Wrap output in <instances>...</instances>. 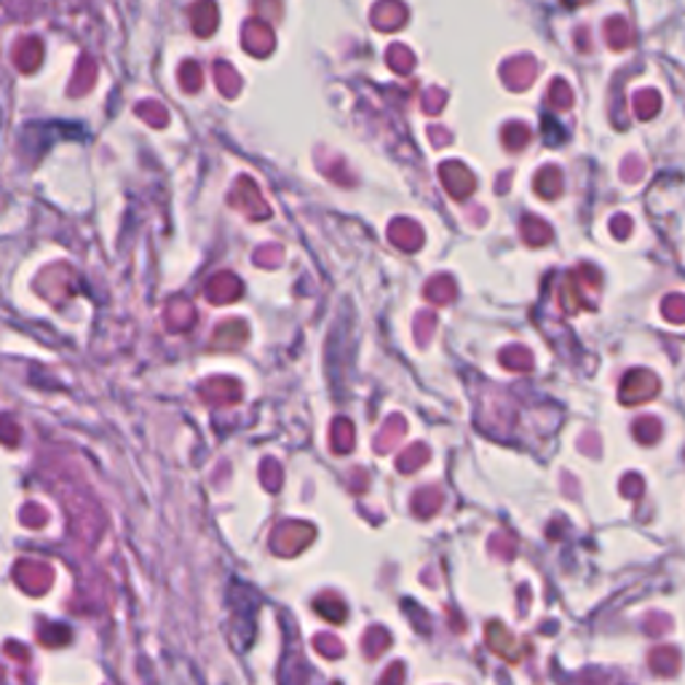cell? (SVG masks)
<instances>
[{
    "label": "cell",
    "instance_id": "277c9868",
    "mask_svg": "<svg viewBox=\"0 0 685 685\" xmlns=\"http://www.w3.org/2000/svg\"><path fill=\"white\" fill-rule=\"evenodd\" d=\"M440 179L453 201H464V198L477 190V179H474V174L461 161H444L440 166Z\"/></svg>",
    "mask_w": 685,
    "mask_h": 685
},
{
    "label": "cell",
    "instance_id": "f35d334b",
    "mask_svg": "<svg viewBox=\"0 0 685 685\" xmlns=\"http://www.w3.org/2000/svg\"><path fill=\"white\" fill-rule=\"evenodd\" d=\"M468 214H472V218H468V220H472L474 225H485V220H488V212H485L483 207H472V209H468Z\"/></svg>",
    "mask_w": 685,
    "mask_h": 685
},
{
    "label": "cell",
    "instance_id": "44dd1931",
    "mask_svg": "<svg viewBox=\"0 0 685 685\" xmlns=\"http://www.w3.org/2000/svg\"><path fill=\"white\" fill-rule=\"evenodd\" d=\"M434 329H437V316L431 314V311H420V314L416 316V327H413L418 346H429L431 338H434Z\"/></svg>",
    "mask_w": 685,
    "mask_h": 685
},
{
    "label": "cell",
    "instance_id": "ba28073f",
    "mask_svg": "<svg viewBox=\"0 0 685 685\" xmlns=\"http://www.w3.org/2000/svg\"><path fill=\"white\" fill-rule=\"evenodd\" d=\"M442 501H444L442 490L434 488V485H429V488H420L416 496H413L410 509H413V514L420 516V520H431V516L442 509Z\"/></svg>",
    "mask_w": 685,
    "mask_h": 685
},
{
    "label": "cell",
    "instance_id": "8992f818",
    "mask_svg": "<svg viewBox=\"0 0 685 685\" xmlns=\"http://www.w3.org/2000/svg\"><path fill=\"white\" fill-rule=\"evenodd\" d=\"M405 434H407V420L405 416H399V413H394V416H388L386 420H383V426H381V431H378L372 448H375L378 455H388L392 450H396V444L405 440Z\"/></svg>",
    "mask_w": 685,
    "mask_h": 685
},
{
    "label": "cell",
    "instance_id": "f546056e",
    "mask_svg": "<svg viewBox=\"0 0 685 685\" xmlns=\"http://www.w3.org/2000/svg\"><path fill=\"white\" fill-rule=\"evenodd\" d=\"M632 218L629 214H613L611 220V233L618 239V242H624V239L632 236Z\"/></svg>",
    "mask_w": 685,
    "mask_h": 685
},
{
    "label": "cell",
    "instance_id": "d6986e66",
    "mask_svg": "<svg viewBox=\"0 0 685 685\" xmlns=\"http://www.w3.org/2000/svg\"><path fill=\"white\" fill-rule=\"evenodd\" d=\"M560 303H562V309L568 311V314H576L579 309H589L587 300L579 294V281H576L573 274H568V279H565L562 292H560Z\"/></svg>",
    "mask_w": 685,
    "mask_h": 685
},
{
    "label": "cell",
    "instance_id": "7c38bea8",
    "mask_svg": "<svg viewBox=\"0 0 685 685\" xmlns=\"http://www.w3.org/2000/svg\"><path fill=\"white\" fill-rule=\"evenodd\" d=\"M353 442H357V434H353L351 420L335 418L333 429H329V448H333V453L348 455L353 450Z\"/></svg>",
    "mask_w": 685,
    "mask_h": 685
},
{
    "label": "cell",
    "instance_id": "603a6c76",
    "mask_svg": "<svg viewBox=\"0 0 685 685\" xmlns=\"http://www.w3.org/2000/svg\"><path fill=\"white\" fill-rule=\"evenodd\" d=\"M642 632L648 637H664L666 632H672V618L666 613H651L642 622Z\"/></svg>",
    "mask_w": 685,
    "mask_h": 685
},
{
    "label": "cell",
    "instance_id": "8fae6325",
    "mask_svg": "<svg viewBox=\"0 0 685 685\" xmlns=\"http://www.w3.org/2000/svg\"><path fill=\"white\" fill-rule=\"evenodd\" d=\"M429 458H431L429 444H423V442L410 444V448H405L399 455H396V472L416 474L418 468H423L426 464H429Z\"/></svg>",
    "mask_w": 685,
    "mask_h": 685
},
{
    "label": "cell",
    "instance_id": "484cf974",
    "mask_svg": "<svg viewBox=\"0 0 685 685\" xmlns=\"http://www.w3.org/2000/svg\"><path fill=\"white\" fill-rule=\"evenodd\" d=\"M642 174H646V166H642V161L637 159V155H627V159H624V164H622V179H624V183H629V185L640 183Z\"/></svg>",
    "mask_w": 685,
    "mask_h": 685
},
{
    "label": "cell",
    "instance_id": "4dcf8cb0",
    "mask_svg": "<svg viewBox=\"0 0 685 685\" xmlns=\"http://www.w3.org/2000/svg\"><path fill=\"white\" fill-rule=\"evenodd\" d=\"M579 450L584 455H592V458H597L600 450H603V444H600V434L597 431H584V434L579 437Z\"/></svg>",
    "mask_w": 685,
    "mask_h": 685
},
{
    "label": "cell",
    "instance_id": "e575fe53",
    "mask_svg": "<svg viewBox=\"0 0 685 685\" xmlns=\"http://www.w3.org/2000/svg\"><path fill=\"white\" fill-rule=\"evenodd\" d=\"M266 485H270V490H279L281 485V474H279V466L270 461V464H266Z\"/></svg>",
    "mask_w": 685,
    "mask_h": 685
},
{
    "label": "cell",
    "instance_id": "4fadbf2b",
    "mask_svg": "<svg viewBox=\"0 0 685 685\" xmlns=\"http://www.w3.org/2000/svg\"><path fill=\"white\" fill-rule=\"evenodd\" d=\"M533 190L541 198H557L562 194V172L557 170V166H544V170H538L536 179H533Z\"/></svg>",
    "mask_w": 685,
    "mask_h": 685
},
{
    "label": "cell",
    "instance_id": "2e32d148",
    "mask_svg": "<svg viewBox=\"0 0 685 685\" xmlns=\"http://www.w3.org/2000/svg\"><path fill=\"white\" fill-rule=\"evenodd\" d=\"M392 648V635H388V629L383 627H370L368 632H364L362 637V653L364 659L375 661L378 657H381L383 651H388Z\"/></svg>",
    "mask_w": 685,
    "mask_h": 685
},
{
    "label": "cell",
    "instance_id": "52a82bcc",
    "mask_svg": "<svg viewBox=\"0 0 685 685\" xmlns=\"http://www.w3.org/2000/svg\"><path fill=\"white\" fill-rule=\"evenodd\" d=\"M458 294V285L450 274H440V276H431L423 287V298L434 305H450Z\"/></svg>",
    "mask_w": 685,
    "mask_h": 685
},
{
    "label": "cell",
    "instance_id": "9a60e30c",
    "mask_svg": "<svg viewBox=\"0 0 685 685\" xmlns=\"http://www.w3.org/2000/svg\"><path fill=\"white\" fill-rule=\"evenodd\" d=\"M516 549H520V541H516L514 533H509V531L492 533L488 541V552H490V557H496V560H507V562L514 560Z\"/></svg>",
    "mask_w": 685,
    "mask_h": 685
},
{
    "label": "cell",
    "instance_id": "836d02e7",
    "mask_svg": "<svg viewBox=\"0 0 685 685\" xmlns=\"http://www.w3.org/2000/svg\"><path fill=\"white\" fill-rule=\"evenodd\" d=\"M549 102H552V105H555V107H560V111H565V107H570V102H573V97H570L568 86L557 81L555 89H552V94H549Z\"/></svg>",
    "mask_w": 685,
    "mask_h": 685
},
{
    "label": "cell",
    "instance_id": "ab89813d",
    "mask_svg": "<svg viewBox=\"0 0 685 685\" xmlns=\"http://www.w3.org/2000/svg\"><path fill=\"white\" fill-rule=\"evenodd\" d=\"M509 183H512V172H507V174H503V177L498 179V183H496V190H498V194H507V190H509Z\"/></svg>",
    "mask_w": 685,
    "mask_h": 685
},
{
    "label": "cell",
    "instance_id": "d6a6232c",
    "mask_svg": "<svg viewBox=\"0 0 685 685\" xmlns=\"http://www.w3.org/2000/svg\"><path fill=\"white\" fill-rule=\"evenodd\" d=\"M405 611L410 613L413 627L420 629V632H423V635H429V629H431V624H429V613L420 611V608L416 611V608H413V603H407V600H405Z\"/></svg>",
    "mask_w": 685,
    "mask_h": 685
},
{
    "label": "cell",
    "instance_id": "4316f807",
    "mask_svg": "<svg viewBox=\"0 0 685 685\" xmlns=\"http://www.w3.org/2000/svg\"><path fill=\"white\" fill-rule=\"evenodd\" d=\"M322 170H324V174H327V177H333L335 183L342 185V188H351V185L357 183V179H353V174H348V166L342 164L340 159H335V164L322 166Z\"/></svg>",
    "mask_w": 685,
    "mask_h": 685
},
{
    "label": "cell",
    "instance_id": "6da1fadb",
    "mask_svg": "<svg viewBox=\"0 0 685 685\" xmlns=\"http://www.w3.org/2000/svg\"><path fill=\"white\" fill-rule=\"evenodd\" d=\"M657 394H659V378L646 368L629 370L627 375H624L622 386H618V402L627 407L646 405V402H651Z\"/></svg>",
    "mask_w": 685,
    "mask_h": 685
},
{
    "label": "cell",
    "instance_id": "30bf717a",
    "mask_svg": "<svg viewBox=\"0 0 685 685\" xmlns=\"http://www.w3.org/2000/svg\"><path fill=\"white\" fill-rule=\"evenodd\" d=\"M522 242L527 246H546L552 242V225L546 220L536 218V214H525L520 222Z\"/></svg>",
    "mask_w": 685,
    "mask_h": 685
},
{
    "label": "cell",
    "instance_id": "cb8c5ba5",
    "mask_svg": "<svg viewBox=\"0 0 685 685\" xmlns=\"http://www.w3.org/2000/svg\"><path fill=\"white\" fill-rule=\"evenodd\" d=\"M314 648L318 653H322L324 659H340L342 653V642L338 640V637H333V635H316V640H314Z\"/></svg>",
    "mask_w": 685,
    "mask_h": 685
},
{
    "label": "cell",
    "instance_id": "e0dca14e",
    "mask_svg": "<svg viewBox=\"0 0 685 685\" xmlns=\"http://www.w3.org/2000/svg\"><path fill=\"white\" fill-rule=\"evenodd\" d=\"M501 364L509 372H531L533 370V353L525 346H507L498 353Z\"/></svg>",
    "mask_w": 685,
    "mask_h": 685
},
{
    "label": "cell",
    "instance_id": "83f0119b",
    "mask_svg": "<svg viewBox=\"0 0 685 685\" xmlns=\"http://www.w3.org/2000/svg\"><path fill=\"white\" fill-rule=\"evenodd\" d=\"M573 276H576V281H579V285H584V287H592V290H600V285H603V274H600L597 268L594 266H579L573 270Z\"/></svg>",
    "mask_w": 685,
    "mask_h": 685
},
{
    "label": "cell",
    "instance_id": "74e56055",
    "mask_svg": "<svg viewBox=\"0 0 685 685\" xmlns=\"http://www.w3.org/2000/svg\"><path fill=\"white\" fill-rule=\"evenodd\" d=\"M442 102H444V97H442L440 92H431L429 97H426V111L437 113V111H440V107H442Z\"/></svg>",
    "mask_w": 685,
    "mask_h": 685
},
{
    "label": "cell",
    "instance_id": "f1b7e54d",
    "mask_svg": "<svg viewBox=\"0 0 685 685\" xmlns=\"http://www.w3.org/2000/svg\"><path fill=\"white\" fill-rule=\"evenodd\" d=\"M618 490H622L624 498H640L646 492V483H642L640 474H627L622 485H618Z\"/></svg>",
    "mask_w": 685,
    "mask_h": 685
},
{
    "label": "cell",
    "instance_id": "5b68a950",
    "mask_svg": "<svg viewBox=\"0 0 685 685\" xmlns=\"http://www.w3.org/2000/svg\"><path fill=\"white\" fill-rule=\"evenodd\" d=\"M388 242H392L399 252L413 255V252H418L420 246H423V228L410 218H396L392 225H388Z\"/></svg>",
    "mask_w": 685,
    "mask_h": 685
},
{
    "label": "cell",
    "instance_id": "8d00e7d4",
    "mask_svg": "<svg viewBox=\"0 0 685 685\" xmlns=\"http://www.w3.org/2000/svg\"><path fill=\"white\" fill-rule=\"evenodd\" d=\"M429 137H431V142H434V146H448V142H450V135H448V131H442L440 126H431Z\"/></svg>",
    "mask_w": 685,
    "mask_h": 685
},
{
    "label": "cell",
    "instance_id": "9c48e42d",
    "mask_svg": "<svg viewBox=\"0 0 685 685\" xmlns=\"http://www.w3.org/2000/svg\"><path fill=\"white\" fill-rule=\"evenodd\" d=\"M648 664H651L653 675L672 677V675H677V670H681V653H677L672 646H659V648H653L651 657H648Z\"/></svg>",
    "mask_w": 685,
    "mask_h": 685
},
{
    "label": "cell",
    "instance_id": "ac0fdd59",
    "mask_svg": "<svg viewBox=\"0 0 685 685\" xmlns=\"http://www.w3.org/2000/svg\"><path fill=\"white\" fill-rule=\"evenodd\" d=\"M632 434L640 444H657L659 437H661V420L653 418V416L637 418L635 426H632Z\"/></svg>",
    "mask_w": 685,
    "mask_h": 685
},
{
    "label": "cell",
    "instance_id": "1f68e13d",
    "mask_svg": "<svg viewBox=\"0 0 685 685\" xmlns=\"http://www.w3.org/2000/svg\"><path fill=\"white\" fill-rule=\"evenodd\" d=\"M392 683H405V664L402 661H392L388 670L381 675V685H392Z\"/></svg>",
    "mask_w": 685,
    "mask_h": 685
},
{
    "label": "cell",
    "instance_id": "3957f363",
    "mask_svg": "<svg viewBox=\"0 0 685 685\" xmlns=\"http://www.w3.org/2000/svg\"><path fill=\"white\" fill-rule=\"evenodd\" d=\"M314 536H316V531H314V525H309V522H287V525H281L279 531H276L274 549L287 557L300 555V552L314 541Z\"/></svg>",
    "mask_w": 685,
    "mask_h": 685
},
{
    "label": "cell",
    "instance_id": "d590c367",
    "mask_svg": "<svg viewBox=\"0 0 685 685\" xmlns=\"http://www.w3.org/2000/svg\"><path fill=\"white\" fill-rule=\"evenodd\" d=\"M353 492H364L368 490V474H364V468H357L353 472Z\"/></svg>",
    "mask_w": 685,
    "mask_h": 685
},
{
    "label": "cell",
    "instance_id": "ffe728a7",
    "mask_svg": "<svg viewBox=\"0 0 685 685\" xmlns=\"http://www.w3.org/2000/svg\"><path fill=\"white\" fill-rule=\"evenodd\" d=\"M661 316L670 324H685V294H666L661 300Z\"/></svg>",
    "mask_w": 685,
    "mask_h": 685
},
{
    "label": "cell",
    "instance_id": "7a4b0ae2",
    "mask_svg": "<svg viewBox=\"0 0 685 685\" xmlns=\"http://www.w3.org/2000/svg\"><path fill=\"white\" fill-rule=\"evenodd\" d=\"M485 640H488V648L496 657H501L507 664H520L525 659L527 648H522V642L503 627L501 622H490L485 627Z\"/></svg>",
    "mask_w": 685,
    "mask_h": 685
},
{
    "label": "cell",
    "instance_id": "d4e9b609",
    "mask_svg": "<svg viewBox=\"0 0 685 685\" xmlns=\"http://www.w3.org/2000/svg\"><path fill=\"white\" fill-rule=\"evenodd\" d=\"M635 107H637V116L642 118V121H648V118L657 116L659 111V94L657 92H642L635 97Z\"/></svg>",
    "mask_w": 685,
    "mask_h": 685
},
{
    "label": "cell",
    "instance_id": "5bb4252c",
    "mask_svg": "<svg viewBox=\"0 0 685 685\" xmlns=\"http://www.w3.org/2000/svg\"><path fill=\"white\" fill-rule=\"evenodd\" d=\"M314 611L318 613V616L327 618V622H333V624H342L348 616L346 603H342L338 594H329V592L318 594V597L314 600Z\"/></svg>",
    "mask_w": 685,
    "mask_h": 685
},
{
    "label": "cell",
    "instance_id": "7402d4cb",
    "mask_svg": "<svg viewBox=\"0 0 685 685\" xmlns=\"http://www.w3.org/2000/svg\"><path fill=\"white\" fill-rule=\"evenodd\" d=\"M531 142V129L525 124H509L503 129V146L509 150H522Z\"/></svg>",
    "mask_w": 685,
    "mask_h": 685
}]
</instances>
